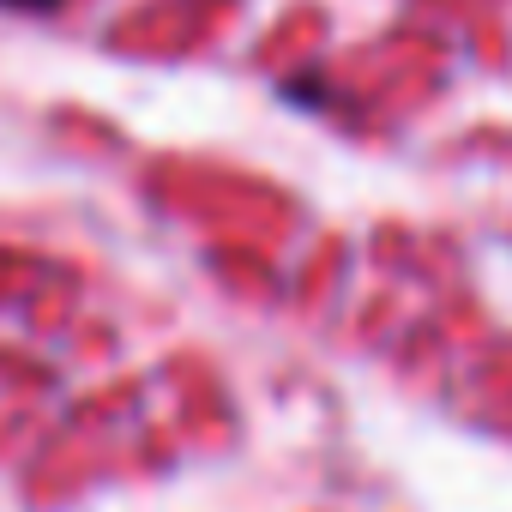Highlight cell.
Returning a JSON list of instances; mask_svg holds the SVG:
<instances>
[{"instance_id":"6da1fadb","label":"cell","mask_w":512,"mask_h":512,"mask_svg":"<svg viewBox=\"0 0 512 512\" xmlns=\"http://www.w3.org/2000/svg\"><path fill=\"white\" fill-rule=\"evenodd\" d=\"M7 7H55V0H7Z\"/></svg>"}]
</instances>
